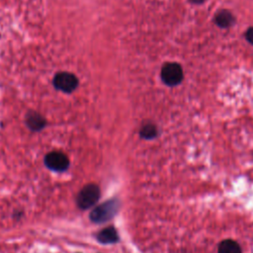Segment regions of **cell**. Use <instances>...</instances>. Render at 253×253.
Returning a JSON list of instances; mask_svg holds the SVG:
<instances>
[{"label": "cell", "mask_w": 253, "mask_h": 253, "mask_svg": "<svg viewBox=\"0 0 253 253\" xmlns=\"http://www.w3.org/2000/svg\"><path fill=\"white\" fill-rule=\"evenodd\" d=\"M26 122L27 126L33 130H40L44 126V119L36 112L27 114Z\"/></svg>", "instance_id": "obj_7"}, {"label": "cell", "mask_w": 253, "mask_h": 253, "mask_svg": "<svg viewBox=\"0 0 253 253\" xmlns=\"http://www.w3.org/2000/svg\"><path fill=\"white\" fill-rule=\"evenodd\" d=\"M218 253H241L239 245L233 240H223L218 246Z\"/></svg>", "instance_id": "obj_9"}, {"label": "cell", "mask_w": 253, "mask_h": 253, "mask_svg": "<svg viewBox=\"0 0 253 253\" xmlns=\"http://www.w3.org/2000/svg\"><path fill=\"white\" fill-rule=\"evenodd\" d=\"M245 37H246V40H247L251 44H253V27H251L250 29L247 30Z\"/></svg>", "instance_id": "obj_11"}, {"label": "cell", "mask_w": 253, "mask_h": 253, "mask_svg": "<svg viewBox=\"0 0 253 253\" xmlns=\"http://www.w3.org/2000/svg\"><path fill=\"white\" fill-rule=\"evenodd\" d=\"M191 1H192V2H194V3H198V4H199V3L204 2L205 0H191Z\"/></svg>", "instance_id": "obj_12"}, {"label": "cell", "mask_w": 253, "mask_h": 253, "mask_svg": "<svg viewBox=\"0 0 253 253\" xmlns=\"http://www.w3.org/2000/svg\"><path fill=\"white\" fill-rule=\"evenodd\" d=\"M45 165L54 171H64L69 165V160L65 154L58 151L48 153L44 158Z\"/></svg>", "instance_id": "obj_5"}, {"label": "cell", "mask_w": 253, "mask_h": 253, "mask_svg": "<svg viewBox=\"0 0 253 253\" xmlns=\"http://www.w3.org/2000/svg\"><path fill=\"white\" fill-rule=\"evenodd\" d=\"M97 237H98V240L102 243H115L119 239L117 230L112 226L104 228L102 231L98 233Z\"/></svg>", "instance_id": "obj_6"}, {"label": "cell", "mask_w": 253, "mask_h": 253, "mask_svg": "<svg viewBox=\"0 0 253 253\" xmlns=\"http://www.w3.org/2000/svg\"><path fill=\"white\" fill-rule=\"evenodd\" d=\"M161 78L166 85H178L183 79V70L181 66L175 62H168L161 69Z\"/></svg>", "instance_id": "obj_3"}, {"label": "cell", "mask_w": 253, "mask_h": 253, "mask_svg": "<svg viewBox=\"0 0 253 253\" xmlns=\"http://www.w3.org/2000/svg\"><path fill=\"white\" fill-rule=\"evenodd\" d=\"M100 197V190L98 186L90 184L85 186L77 195L76 203L80 209L86 210L94 206Z\"/></svg>", "instance_id": "obj_2"}, {"label": "cell", "mask_w": 253, "mask_h": 253, "mask_svg": "<svg viewBox=\"0 0 253 253\" xmlns=\"http://www.w3.org/2000/svg\"><path fill=\"white\" fill-rule=\"evenodd\" d=\"M214 21L216 25L219 26L220 28H227L232 25V23L234 22V18L230 12L222 10L215 15Z\"/></svg>", "instance_id": "obj_8"}, {"label": "cell", "mask_w": 253, "mask_h": 253, "mask_svg": "<svg viewBox=\"0 0 253 253\" xmlns=\"http://www.w3.org/2000/svg\"><path fill=\"white\" fill-rule=\"evenodd\" d=\"M55 87L63 92H72L78 85V80L75 75L69 72L57 73L53 79Z\"/></svg>", "instance_id": "obj_4"}, {"label": "cell", "mask_w": 253, "mask_h": 253, "mask_svg": "<svg viewBox=\"0 0 253 253\" xmlns=\"http://www.w3.org/2000/svg\"><path fill=\"white\" fill-rule=\"evenodd\" d=\"M119 209V202L117 200L108 201L99 207L95 208L90 213V219L94 222H105L111 219Z\"/></svg>", "instance_id": "obj_1"}, {"label": "cell", "mask_w": 253, "mask_h": 253, "mask_svg": "<svg viewBox=\"0 0 253 253\" xmlns=\"http://www.w3.org/2000/svg\"><path fill=\"white\" fill-rule=\"evenodd\" d=\"M156 127L151 125V124H148V125H145L142 126L141 130H140V134L142 137L144 138H152L156 135Z\"/></svg>", "instance_id": "obj_10"}]
</instances>
